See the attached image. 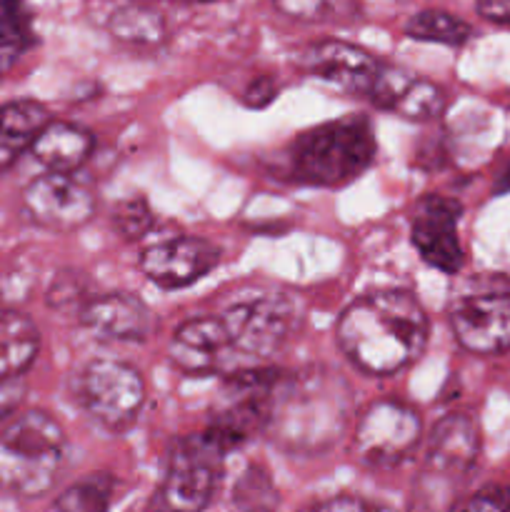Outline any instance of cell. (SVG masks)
I'll use <instances>...</instances> for the list:
<instances>
[{"instance_id": "cell-33", "label": "cell", "mask_w": 510, "mask_h": 512, "mask_svg": "<svg viewBox=\"0 0 510 512\" xmlns=\"http://www.w3.org/2000/svg\"><path fill=\"white\" fill-rule=\"evenodd\" d=\"M20 58V50L15 48V45L5 43V40H0V78H3L5 73H8L10 68H13L15 60Z\"/></svg>"}, {"instance_id": "cell-22", "label": "cell", "mask_w": 510, "mask_h": 512, "mask_svg": "<svg viewBox=\"0 0 510 512\" xmlns=\"http://www.w3.org/2000/svg\"><path fill=\"white\" fill-rule=\"evenodd\" d=\"M115 480L108 473H93L68 485L45 512H108L113 503Z\"/></svg>"}, {"instance_id": "cell-15", "label": "cell", "mask_w": 510, "mask_h": 512, "mask_svg": "<svg viewBox=\"0 0 510 512\" xmlns=\"http://www.w3.org/2000/svg\"><path fill=\"white\" fill-rule=\"evenodd\" d=\"M78 318L93 335L118 343H145L155 330V315L130 293L95 295L80 305Z\"/></svg>"}, {"instance_id": "cell-12", "label": "cell", "mask_w": 510, "mask_h": 512, "mask_svg": "<svg viewBox=\"0 0 510 512\" xmlns=\"http://www.w3.org/2000/svg\"><path fill=\"white\" fill-rule=\"evenodd\" d=\"M23 208L48 230H75L95 213V193L73 173H45L23 190Z\"/></svg>"}, {"instance_id": "cell-14", "label": "cell", "mask_w": 510, "mask_h": 512, "mask_svg": "<svg viewBox=\"0 0 510 512\" xmlns=\"http://www.w3.org/2000/svg\"><path fill=\"white\" fill-rule=\"evenodd\" d=\"M480 453L478 425L468 415H448L433 428L425 450V480L453 483L473 470Z\"/></svg>"}, {"instance_id": "cell-20", "label": "cell", "mask_w": 510, "mask_h": 512, "mask_svg": "<svg viewBox=\"0 0 510 512\" xmlns=\"http://www.w3.org/2000/svg\"><path fill=\"white\" fill-rule=\"evenodd\" d=\"M108 30L115 40L138 48H155L168 38V23L160 10L148 5H123L108 20Z\"/></svg>"}, {"instance_id": "cell-19", "label": "cell", "mask_w": 510, "mask_h": 512, "mask_svg": "<svg viewBox=\"0 0 510 512\" xmlns=\"http://www.w3.org/2000/svg\"><path fill=\"white\" fill-rule=\"evenodd\" d=\"M40 333L28 315L0 308V380H18L35 363Z\"/></svg>"}, {"instance_id": "cell-2", "label": "cell", "mask_w": 510, "mask_h": 512, "mask_svg": "<svg viewBox=\"0 0 510 512\" xmlns=\"http://www.w3.org/2000/svg\"><path fill=\"white\" fill-rule=\"evenodd\" d=\"M373 123L365 115H343L295 135L275 158V175L308 188H343L375 163Z\"/></svg>"}, {"instance_id": "cell-25", "label": "cell", "mask_w": 510, "mask_h": 512, "mask_svg": "<svg viewBox=\"0 0 510 512\" xmlns=\"http://www.w3.org/2000/svg\"><path fill=\"white\" fill-rule=\"evenodd\" d=\"M0 40L23 53L35 43L33 13L25 0H0Z\"/></svg>"}, {"instance_id": "cell-28", "label": "cell", "mask_w": 510, "mask_h": 512, "mask_svg": "<svg viewBox=\"0 0 510 512\" xmlns=\"http://www.w3.org/2000/svg\"><path fill=\"white\" fill-rule=\"evenodd\" d=\"M460 512H510V490L490 485L475 493Z\"/></svg>"}, {"instance_id": "cell-17", "label": "cell", "mask_w": 510, "mask_h": 512, "mask_svg": "<svg viewBox=\"0 0 510 512\" xmlns=\"http://www.w3.org/2000/svg\"><path fill=\"white\" fill-rule=\"evenodd\" d=\"M93 148L95 138L90 130L63 120H50L30 145V153L48 168V173H75L90 158Z\"/></svg>"}, {"instance_id": "cell-18", "label": "cell", "mask_w": 510, "mask_h": 512, "mask_svg": "<svg viewBox=\"0 0 510 512\" xmlns=\"http://www.w3.org/2000/svg\"><path fill=\"white\" fill-rule=\"evenodd\" d=\"M48 123V110L38 100H10L0 105V173L30 150Z\"/></svg>"}, {"instance_id": "cell-27", "label": "cell", "mask_w": 510, "mask_h": 512, "mask_svg": "<svg viewBox=\"0 0 510 512\" xmlns=\"http://www.w3.org/2000/svg\"><path fill=\"white\" fill-rule=\"evenodd\" d=\"M275 8L295 20H325L338 10V0H273Z\"/></svg>"}, {"instance_id": "cell-4", "label": "cell", "mask_w": 510, "mask_h": 512, "mask_svg": "<svg viewBox=\"0 0 510 512\" xmlns=\"http://www.w3.org/2000/svg\"><path fill=\"white\" fill-rule=\"evenodd\" d=\"M63 428L38 408L13 415L0 430V488L18 498L45 495L65 465Z\"/></svg>"}, {"instance_id": "cell-1", "label": "cell", "mask_w": 510, "mask_h": 512, "mask_svg": "<svg viewBox=\"0 0 510 512\" xmlns=\"http://www.w3.org/2000/svg\"><path fill=\"white\" fill-rule=\"evenodd\" d=\"M428 333L420 300L395 288L355 298L335 325L345 358L368 375H393L413 365L428 345Z\"/></svg>"}, {"instance_id": "cell-32", "label": "cell", "mask_w": 510, "mask_h": 512, "mask_svg": "<svg viewBox=\"0 0 510 512\" xmlns=\"http://www.w3.org/2000/svg\"><path fill=\"white\" fill-rule=\"evenodd\" d=\"M275 95V85L270 78H258L248 90V103L250 105H265Z\"/></svg>"}, {"instance_id": "cell-7", "label": "cell", "mask_w": 510, "mask_h": 512, "mask_svg": "<svg viewBox=\"0 0 510 512\" xmlns=\"http://www.w3.org/2000/svg\"><path fill=\"white\" fill-rule=\"evenodd\" d=\"M228 450L208 433L188 435L170 450L163 485L155 495L160 512H203L220 488Z\"/></svg>"}, {"instance_id": "cell-34", "label": "cell", "mask_w": 510, "mask_h": 512, "mask_svg": "<svg viewBox=\"0 0 510 512\" xmlns=\"http://www.w3.org/2000/svg\"><path fill=\"white\" fill-rule=\"evenodd\" d=\"M495 193H498V195L510 193V165H508V170H505V173L500 175L498 185H495Z\"/></svg>"}, {"instance_id": "cell-16", "label": "cell", "mask_w": 510, "mask_h": 512, "mask_svg": "<svg viewBox=\"0 0 510 512\" xmlns=\"http://www.w3.org/2000/svg\"><path fill=\"white\" fill-rule=\"evenodd\" d=\"M233 350L220 318H190L178 325L170 338V360L178 370L190 375H208L223 365Z\"/></svg>"}, {"instance_id": "cell-26", "label": "cell", "mask_w": 510, "mask_h": 512, "mask_svg": "<svg viewBox=\"0 0 510 512\" xmlns=\"http://www.w3.org/2000/svg\"><path fill=\"white\" fill-rule=\"evenodd\" d=\"M155 218L150 213V205L145 198L133 195V198L120 200L118 208L113 210V228L123 235L125 240H140L150 233Z\"/></svg>"}, {"instance_id": "cell-24", "label": "cell", "mask_w": 510, "mask_h": 512, "mask_svg": "<svg viewBox=\"0 0 510 512\" xmlns=\"http://www.w3.org/2000/svg\"><path fill=\"white\" fill-rule=\"evenodd\" d=\"M445 108V93L435 83L423 78H413L408 90L403 93L393 113L405 120H430L438 118Z\"/></svg>"}, {"instance_id": "cell-9", "label": "cell", "mask_w": 510, "mask_h": 512, "mask_svg": "<svg viewBox=\"0 0 510 512\" xmlns=\"http://www.w3.org/2000/svg\"><path fill=\"white\" fill-rule=\"evenodd\" d=\"M423 438V420L398 400H375L360 413L353 453L368 468H395L413 455Z\"/></svg>"}, {"instance_id": "cell-10", "label": "cell", "mask_w": 510, "mask_h": 512, "mask_svg": "<svg viewBox=\"0 0 510 512\" xmlns=\"http://www.w3.org/2000/svg\"><path fill=\"white\" fill-rule=\"evenodd\" d=\"M463 205L455 198L430 193L415 203L410 215V240L420 258L440 273L455 275L465 263L458 225Z\"/></svg>"}, {"instance_id": "cell-8", "label": "cell", "mask_w": 510, "mask_h": 512, "mask_svg": "<svg viewBox=\"0 0 510 512\" xmlns=\"http://www.w3.org/2000/svg\"><path fill=\"white\" fill-rule=\"evenodd\" d=\"M73 395L95 425L108 433H123L143 410L145 380L133 365L98 358L75 375Z\"/></svg>"}, {"instance_id": "cell-35", "label": "cell", "mask_w": 510, "mask_h": 512, "mask_svg": "<svg viewBox=\"0 0 510 512\" xmlns=\"http://www.w3.org/2000/svg\"><path fill=\"white\" fill-rule=\"evenodd\" d=\"M203 3H208V0H203Z\"/></svg>"}, {"instance_id": "cell-30", "label": "cell", "mask_w": 510, "mask_h": 512, "mask_svg": "<svg viewBox=\"0 0 510 512\" xmlns=\"http://www.w3.org/2000/svg\"><path fill=\"white\" fill-rule=\"evenodd\" d=\"M25 395V385L18 380H0V423L10 418L18 410L20 400Z\"/></svg>"}, {"instance_id": "cell-31", "label": "cell", "mask_w": 510, "mask_h": 512, "mask_svg": "<svg viewBox=\"0 0 510 512\" xmlns=\"http://www.w3.org/2000/svg\"><path fill=\"white\" fill-rule=\"evenodd\" d=\"M478 13L490 23L510 28V0H478Z\"/></svg>"}, {"instance_id": "cell-23", "label": "cell", "mask_w": 510, "mask_h": 512, "mask_svg": "<svg viewBox=\"0 0 510 512\" xmlns=\"http://www.w3.org/2000/svg\"><path fill=\"white\" fill-rule=\"evenodd\" d=\"M233 505L238 512H275L280 493L273 478L260 465H248L233 488Z\"/></svg>"}, {"instance_id": "cell-13", "label": "cell", "mask_w": 510, "mask_h": 512, "mask_svg": "<svg viewBox=\"0 0 510 512\" xmlns=\"http://www.w3.org/2000/svg\"><path fill=\"white\" fill-rule=\"evenodd\" d=\"M220 263V250L210 240L183 235L155 243L140 255V270L163 290L188 288Z\"/></svg>"}, {"instance_id": "cell-6", "label": "cell", "mask_w": 510, "mask_h": 512, "mask_svg": "<svg viewBox=\"0 0 510 512\" xmlns=\"http://www.w3.org/2000/svg\"><path fill=\"white\" fill-rule=\"evenodd\" d=\"M233 350L248 358H270L293 340L303 323L295 295L278 288H255L235 295L220 315Z\"/></svg>"}, {"instance_id": "cell-21", "label": "cell", "mask_w": 510, "mask_h": 512, "mask_svg": "<svg viewBox=\"0 0 510 512\" xmlns=\"http://www.w3.org/2000/svg\"><path fill=\"white\" fill-rule=\"evenodd\" d=\"M405 35L413 40H420V43H440L450 45V48H460V45H465L470 40L473 28L463 18L448 13V10L428 8L415 13L405 23Z\"/></svg>"}, {"instance_id": "cell-11", "label": "cell", "mask_w": 510, "mask_h": 512, "mask_svg": "<svg viewBox=\"0 0 510 512\" xmlns=\"http://www.w3.org/2000/svg\"><path fill=\"white\" fill-rule=\"evenodd\" d=\"M450 328L468 353L498 355L510 350V293L480 290L450 305Z\"/></svg>"}, {"instance_id": "cell-3", "label": "cell", "mask_w": 510, "mask_h": 512, "mask_svg": "<svg viewBox=\"0 0 510 512\" xmlns=\"http://www.w3.org/2000/svg\"><path fill=\"white\" fill-rule=\"evenodd\" d=\"M350 395L333 375H293L280 383L268 430L288 450H320L348 423Z\"/></svg>"}, {"instance_id": "cell-5", "label": "cell", "mask_w": 510, "mask_h": 512, "mask_svg": "<svg viewBox=\"0 0 510 512\" xmlns=\"http://www.w3.org/2000/svg\"><path fill=\"white\" fill-rule=\"evenodd\" d=\"M300 68L345 93L368 98L383 110H395L413 75L385 65L365 48L345 40H318L300 55Z\"/></svg>"}, {"instance_id": "cell-29", "label": "cell", "mask_w": 510, "mask_h": 512, "mask_svg": "<svg viewBox=\"0 0 510 512\" xmlns=\"http://www.w3.org/2000/svg\"><path fill=\"white\" fill-rule=\"evenodd\" d=\"M303 512H395L385 505H373L363 498H353V495H338V498L320 500V503L310 505Z\"/></svg>"}]
</instances>
